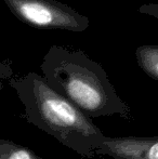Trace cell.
Returning <instances> with one entry per match:
<instances>
[{"label": "cell", "instance_id": "cell-7", "mask_svg": "<svg viewBox=\"0 0 158 159\" xmlns=\"http://www.w3.org/2000/svg\"><path fill=\"white\" fill-rule=\"evenodd\" d=\"M13 68L10 64L0 62V90L4 88V81L10 80L13 77Z\"/></svg>", "mask_w": 158, "mask_h": 159}, {"label": "cell", "instance_id": "cell-2", "mask_svg": "<svg viewBox=\"0 0 158 159\" xmlns=\"http://www.w3.org/2000/svg\"><path fill=\"white\" fill-rule=\"evenodd\" d=\"M40 69L47 82L88 117L118 115L132 120L131 108L117 94L105 69L84 51L52 46Z\"/></svg>", "mask_w": 158, "mask_h": 159}, {"label": "cell", "instance_id": "cell-3", "mask_svg": "<svg viewBox=\"0 0 158 159\" xmlns=\"http://www.w3.org/2000/svg\"><path fill=\"white\" fill-rule=\"evenodd\" d=\"M17 20L37 30L82 33L90 21L57 0H2Z\"/></svg>", "mask_w": 158, "mask_h": 159}, {"label": "cell", "instance_id": "cell-4", "mask_svg": "<svg viewBox=\"0 0 158 159\" xmlns=\"http://www.w3.org/2000/svg\"><path fill=\"white\" fill-rule=\"evenodd\" d=\"M95 155L114 159H158V136H105Z\"/></svg>", "mask_w": 158, "mask_h": 159}, {"label": "cell", "instance_id": "cell-5", "mask_svg": "<svg viewBox=\"0 0 158 159\" xmlns=\"http://www.w3.org/2000/svg\"><path fill=\"white\" fill-rule=\"evenodd\" d=\"M135 57L140 68L148 77L158 80V46L145 44L138 47Z\"/></svg>", "mask_w": 158, "mask_h": 159}, {"label": "cell", "instance_id": "cell-1", "mask_svg": "<svg viewBox=\"0 0 158 159\" xmlns=\"http://www.w3.org/2000/svg\"><path fill=\"white\" fill-rule=\"evenodd\" d=\"M9 84L23 103L21 118L53 136L82 158H93L105 134L70 101L47 82L43 76L30 71L12 77Z\"/></svg>", "mask_w": 158, "mask_h": 159}, {"label": "cell", "instance_id": "cell-6", "mask_svg": "<svg viewBox=\"0 0 158 159\" xmlns=\"http://www.w3.org/2000/svg\"><path fill=\"white\" fill-rule=\"evenodd\" d=\"M0 159H43L28 147L11 140L0 139Z\"/></svg>", "mask_w": 158, "mask_h": 159}, {"label": "cell", "instance_id": "cell-8", "mask_svg": "<svg viewBox=\"0 0 158 159\" xmlns=\"http://www.w3.org/2000/svg\"><path fill=\"white\" fill-rule=\"evenodd\" d=\"M139 12L142 14L150 15L158 20V3H144L139 8Z\"/></svg>", "mask_w": 158, "mask_h": 159}]
</instances>
